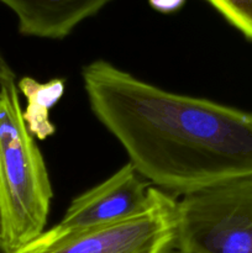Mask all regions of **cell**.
Segmentation results:
<instances>
[{"instance_id": "9c48e42d", "label": "cell", "mask_w": 252, "mask_h": 253, "mask_svg": "<svg viewBox=\"0 0 252 253\" xmlns=\"http://www.w3.org/2000/svg\"><path fill=\"white\" fill-rule=\"evenodd\" d=\"M148 2L156 11L162 14H172L178 11L185 4V0H148Z\"/></svg>"}, {"instance_id": "7c38bea8", "label": "cell", "mask_w": 252, "mask_h": 253, "mask_svg": "<svg viewBox=\"0 0 252 253\" xmlns=\"http://www.w3.org/2000/svg\"><path fill=\"white\" fill-rule=\"evenodd\" d=\"M1 83H2V81H0V89H1Z\"/></svg>"}, {"instance_id": "30bf717a", "label": "cell", "mask_w": 252, "mask_h": 253, "mask_svg": "<svg viewBox=\"0 0 252 253\" xmlns=\"http://www.w3.org/2000/svg\"><path fill=\"white\" fill-rule=\"evenodd\" d=\"M9 79H15V73L0 53V81H9Z\"/></svg>"}, {"instance_id": "5b68a950", "label": "cell", "mask_w": 252, "mask_h": 253, "mask_svg": "<svg viewBox=\"0 0 252 253\" xmlns=\"http://www.w3.org/2000/svg\"><path fill=\"white\" fill-rule=\"evenodd\" d=\"M151 188L135 167L126 163L108 179L77 197L59 222L36 240L56 241L126 219L145 207Z\"/></svg>"}, {"instance_id": "ba28073f", "label": "cell", "mask_w": 252, "mask_h": 253, "mask_svg": "<svg viewBox=\"0 0 252 253\" xmlns=\"http://www.w3.org/2000/svg\"><path fill=\"white\" fill-rule=\"evenodd\" d=\"M230 25L252 41V0H205Z\"/></svg>"}, {"instance_id": "7a4b0ae2", "label": "cell", "mask_w": 252, "mask_h": 253, "mask_svg": "<svg viewBox=\"0 0 252 253\" xmlns=\"http://www.w3.org/2000/svg\"><path fill=\"white\" fill-rule=\"evenodd\" d=\"M53 197L46 163L27 130L15 79L0 89V239L11 253L46 230Z\"/></svg>"}, {"instance_id": "277c9868", "label": "cell", "mask_w": 252, "mask_h": 253, "mask_svg": "<svg viewBox=\"0 0 252 253\" xmlns=\"http://www.w3.org/2000/svg\"><path fill=\"white\" fill-rule=\"evenodd\" d=\"M177 200L152 187L136 214L56 241L34 240L15 253H169L173 250Z\"/></svg>"}, {"instance_id": "52a82bcc", "label": "cell", "mask_w": 252, "mask_h": 253, "mask_svg": "<svg viewBox=\"0 0 252 253\" xmlns=\"http://www.w3.org/2000/svg\"><path fill=\"white\" fill-rule=\"evenodd\" d=\"M16 85L27 101L26 108L22 110L27 130L37 140H46L56 132V127L49 120V111L63 96L66 82L62 78H53L47 83H40L31 77H24Z\"/></svg>"}, {"instance_id": "3957f363", "label": "cell", "mask_w": 252, "mask_h": 253, "mask_svg": "<svg viewBox=\"0 0 252 253\" xmlns=\"http://www.w3.org/2000/svg\"><path fill=\"white\" fill-rule=\"evenodd\" d=\"M173 250L177 253H252V174L178 200Z\"/></svg>"}, {"instance_id": "8992f818", "label": "cell", "mask_w": 252, "mask_h": 253, "mask_svg": "<svg viewBox=\"0 0 252 253\" xmlns=\"http://www.w3.org/2000/svg\"><path fill=\"white\" fill-rule=\"evenodd\" d=\"M14 11L24 36L62 40L111 0H0Z\"/></svg>"}, {"instance_id": "8fae6325", "label": "cell", "mask_w": 252, "mask_h": 253, "mask_svg": "<svg viewBox=\"0 0 252 253\" xmlns=\"http://www.w3.org/2000/svg\"><path fill=\"white\" fill-rule=\"evenodd\" d=\"M0 253H11L6 249V246H5L4 242L1 241V239H0Z\"/></svg>"}, {"instance_id": "6da1fadb", "label": "cell", "mask_w": 252, "mask_h": 253, "mask_svg": "<svg viewBox=\"0 0 252 253\" xmlns=\"http://www.w3.org/2000/svg\"><path fill=\"white\" fill-rule=\"evenodd\" d=\"M82 78L95 118L157 189L184 197L252 174V113L163 90L104 59Z\"/></svg>"}]
</instances>
